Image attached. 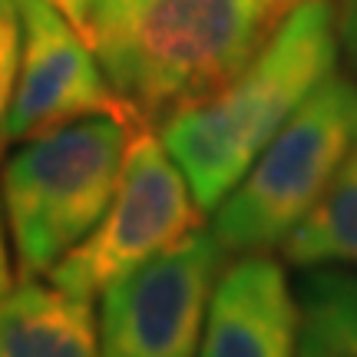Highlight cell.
<instances>
[{
  "label": "cell",
  "mask_w": 357,
  "mask_h": 357,
  "mask_svg": "<svg viewBox=\"0 0 357 357\" xmlns=\"http://www.w3.org/2000/svg\"><path fill=\"white\" fill-rule=\"evenodd\" d=\"M13 291V255H10V229H7V215H3V202H0V305L3 298Z\"/></svg>",
  "instance_id": "obj_15"
},
{
  "label": "cell",
  "mask_w": 357,
  "mask_h": 357,
  "mask_svg": "<svg viewBox=\"0 0 357 357\" xmlns=\"http://www.w3.org/2000/svg\"><path fill=\"white\" fill-rule=\"evenodd\" d=\"M50 3H56V7L70 17V24L77 26L79 33H86L102 13H109L113 7H119L123 0H50Z\"/></svg>",
  "instance_id": "obj_13"
},
{
  "label": "cell",
  "mask_w": 357,
  "mask_h": 357,
  "mask_svg": "<svg viewBox=\"0 0 357 357\" xmlns=\"http://www.w3.org/2000/svg\"><path fill=\"white\" fill-rule=\"evenodd\" d=\"M294 268H357V149L281 245Z\"/></svg>",
  "instance_id": "obj_10"
},
{
  "label": "cell",
  "mask_w": 357,
  "mask_h": 357,
  "mask_svg": "<svg viewBox=\"0 0 357 357\" xmlns=\"http://www.w3.org/2000/svg\"><path fill=\"white\" fill-rule=\"evenodd\" d=\"M301 307L281 261L255 252L222 268L199 357H298Z\"/></svg>",
  "instance_id": "obj_8"
},
{
  "label": "cell",
  "mask_w": 357,
  "mask_h": 357,
  "mask_svg": "<svg viewBox=\"0 0 357 357\" xmlns=\"http://www.w3.org/2000/svg\"><path fill=\"white\" fill-rule=\"evenodd\" d=\"M341 53L331 0H301L235 79L159 126L195 202L215 212L265 146L334 73Z\"/></svg>",
  "instance_id": "obj_2"
},
{
  "label": "cell",
  "mask_w": 357,
  "mask_h": 357,
  "mask_svg": "<svg viewBox=\"0 0 357 357\" xmlns=\"http://www.w3.org/2000/svg\"><path fill=\"white\" fill-rule=\"evenodd\" d=\"M225 248L199 229L102 291L100 357H195Z\"/></svg>",
  "instance_id": "obj_6"
},
{
  "label": "cell",
  "mask_w": 357,
  "mask_h": 357,
  "mask_svg": "<svg viewBox=\"0 0 357 357\" xmlns=\"http://www.w3.org/2000/svg\"><path fill=\"white\" fill-rule=\"evenodd\" d=\"M132 116L100 113L20 142L0 169V202L20 278H47L113 202L129 155Z\"/></svg>",
  "instance_id": "obj_3"
},
{
  "label": "cell",
  "mask_w": 357,
  "mask_h": 357,
  "mask_svg": "<svg viewBox=\"0 0 357 357\" xmlns=\"http://www.w3.org/2000/svg\"><path fill=\"white\" fill-rule=\"evenodd\" d=\"M20 13V77L10 109V142H24L47 129L86 116L129 109L93 47L50 0H13Z\"/></svg>",
  "instance_id": "obj_7"
},
{
  "label": "cell",
  "mask_w": 357,
  "mask_h": 357,
  "mask_svg": "<svg viewBox=\"0 0 357 357\" xmlns=\"http://www.w3.org/2000/svg\"><path fill=\"white\" fill-rule=\"evenodd\" d=\"M301 0H123L89 26L86 43L129 116H169L235 79Z\"/></svg>",
  "instance_id": "obj_1"
},
{
  "label": "cell",
  "mask_w": 357,
  "mask_h": 357,
  "mask_svg": "<svg viewBox=\"0 0 357 357\" xmlns=\"http://www.w3.org/2000/svg\"><path fill=\"white\" fill-rule=\"evenodd\" d=\"M357 149V79L331 73L218 202L212 231L229 255L288 242Z\"/></svg>",
  "instance_id": "obj_4"
},
{
  "label": "cell",
  "mask_w": 357,
  "mask_h": 357,
  "mask_svg": "<svg viewBox=\"0 0 357 357\" xmlns=\"http://www.w3.org/2000/svg\"><path fill=\"white\" fill-rule=\"evenodd\" d=\"M20 13L13 0H0V159L10 146V109L20 77Z\"/></svg>",
  "instance_id": "obj_12"
},
{
  "label": "cell",
  "mask_w": 357,
  "mask_h": 357,
  "mask_svg": "<svg viewBox=\"0 0 357 357\" xmlns=\"http://www.w3.org/2000/svg\"><path fill=\"white\" fill-rule=\"evenodd\" d=\"M337 40H341V53L347 56V66L357 79V0H337Z\"/></svg>",
  "instance_id": "obj_14"
},
{
  "label": "cell",
  "mask_w": 357,
  "mask_h": 357,
  "mask_svg": "<svg viewBox=\"0 0 357 357\" xmlns=\"http://www.w3.org/2000/svg\"><path fill=\"white\" fill-rule=\"evenodd\" d=\"M202 215L205 208L195 202L189 178L162 139L139 129L129 142L123 178L106 215L47 278L83 298L102 294L132 268L195 235Z\"/></svg>",
  "instance_id": "obj_5"
},
{
  "label": "cell",
  "mask_w": 357,
  "mask_h": 357,
  "mask_svg": "<svg viewBox=\"0 0 357 357\" xmlns=\"http://www.w3.org/2000/svg\"><path fill=\"white\" fill-rule=\"evenodd\" d=\"M298 357H357V268H305Z\"/></svg>",
  "instance_id": "obj_11"
},
{
  "label": "cell",
  "mask_w": 357,
  "mask_h": 357,
  "mask_svg": "<svg viewBox=\"0 0 357 357\" xmlns=\"http://www.w3.org/2000/svg\"><path fill=\"white\" fill-rule=\"evenodd\" d=\"M0 357H100L89 298L50 278H20L0 305Z\"/></svg>",
  "instance_id": "obj_9"
}]
</instances>
